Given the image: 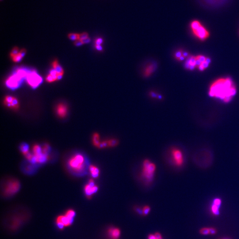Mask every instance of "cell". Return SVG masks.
<instances>
[{"label":"cell","instance_id":"cell-1","mask_svg":"<svg viewBox=\"0 0 239 239\" xmlns=\"http://www.w3.org/2000/svg\"><path fill=\"white\" fill-rule=\"evenodd\" d=\"M237 92L236 86L229 77L221 78L214 81L209 86L210 97L220 100L225 103L230 102Z\"/></svg>","mask_w":239,"mask_h":239},{"label":"cell","instance_id":"cell-2","mask_svg":"<svg viewBox=\"0 0 239 239\" xmlns=\"http://www.w3.org/2000/svg\"><path fill=\"white\" fill-rule=\"evenodd\" d=\"M25 211H14L7 216L5 221L6 229L11 232H16L25 224L28 218V213Z\"/></svg>","mask_w":239,"mask_h":239},{"label":"cell","instance_id":"cell-3","mask_svg":"<svg viewBox=\"0 0 239 239\" xmlns=\"http://www.w3.org/2000/svg\"><path fill=\"white\" fill-rule=\"evenodd\" d=\"M189 27L193 35L201 41H205L209 38L210 33L200 21L194 20L191 21Z\"/></svg>","mask_w":239,"mask_h":239},{"label":"cell","instance_id":"cell-4","mask_svg":"<svg viewBox=\"0 0 239 239\" xmlns=\"http://www.w3.org/2000/svg\"><path fill=\"white\" fill-rule=\"evenodd\" d=\"M68 166L73 172L79 173L82 172L86 166L85 157L80 154L74 155L69 160Z\"/></svg>","mask_w":239,"mask_h":239},{"label":"cell","instance_id":"cell-5","mask_svg":"<svg viewBox=\"0 0 239 239\" xmlns=\"http://www.w3.org/2000/svg\"><path fill=\"white\" fill-rule=\"evenodd\" d=\"M202 8L214 10L222 8L229 4L233 0H195Z\"/></svg>","mask_w":239,"mask_h":239},{"label":"cell","instance_id":"cell-6","mask_svg":"<svg viewBox=\"0 0 239 239\" xmlns=\"http://www.w3.org/2000/svg\"><path fill=\"white\" fill-rule=\"evenodd\" d=\"M156 170L155 164L149 160H146L143 163L142 176L147 182L152 181Z\"/></svg>","mask_w":239,"mask_h":239},{"label":"cell","instance_id":"cell-7","mask_svg":"<svg viewBox=\"0 0 239 239\" xmlns=\"http://www.w3.org/2000/svg\"><path fill=\"white\" fill-rule=\"evenodd\" d=\"M21 187L19 182L17 180L13 179L9 181L5 186L3 189L4 197H11L18 192Z\"/></svg>","mask_w":239,"mask_h":239},{"label":"cell","instance_id":"cell-8","mask_svg":"<svg viewBox=\"0 0 239 239\" xmlns=\"http://www.w3.org/2000/svg\"><path fill=\"white\" fill-rule=\"evenodd\" d=\"M171 156L174 164L177 167H181L184 162V156L182 151L178 148L171 150Z\"/></svg>","mask_w":239,"mask_h":239},{"label":"cell","instance_id":"cell-9","mask_svg":"<svg viewBox=\"0 0 239 239\" xmlns=\"http://www.w3.org/2000/svg\"><path fill=\"white\" fill-rule=\"evenodd\" d=\"M74 221V219L71 218L64 214L58 216L56 218L55 223L57 228L62 230L65 227L71 226L73 223Z\"/></svg>","mask_w":239,"mask_h":239},{"label":"cell","instance_id":"cell-10","mask_svg":"<svg viewBox=\"0 0 239 239\" xmlns=\"http://www.w3.org/2000/svg\"><path fill=\"white\" fill-rule=\"evenodd\" d=\"M99 187L95 184L93 179H90L88 183L86 184L84 187V192L86 197L88 199H91L93 195L97 192Z\"/></svg>","mask_w":239,"mask_h":239},{"label":"cell","instance_id":"cell-11","mask_svg":"<svg viewBox=\"0 0 239 239\" xmlns=\"http://www.w3.org/2000/svg\"><path fill=\"white\" fill-rule=\"evenodd\" d=\"M222 205V200L220 198H216L212 201L210 206L211 213L214 217H218L220 215V209Z\"/></svg>","mask_w":239,"mask_h":239},{"label":"cell","instance_id":"cell-12","mask_svg":"<svg viewBox=\"0 0 239 239\" xmlns=\"http://www.w3.org/2000/svg\"><path fill=\"white\" fill-rule=\"evenodd\" d=\"M107 234L109 239H119L121 235V231L118 228L111 227L108 229Z\"/></svg>","mask_w":239,"mask_h":239},{"label":"cell","instance_id":"cell-13","mask_svg":"<svg viewBox=\"0 0 239 239\" xmlns=\"http://www.w3.org/2000/svg\"><path fill=\"white\" fill-rule=\"evenodd\" d=\"M28 83L33 87L35 88L42 82V79L35 73H32L28 77Z\"/></svg>","mask_w":239,"mask_h":239},{"label":"cell","instance_id":"cell-14","mask_svg":"<svg viewBox=\"0 0 239 239\" xmlns=\"http://www.w3.org/2000/svg\"><path fill=\"white\" fill-rule=\"evenodd\" d=\"M185 67L187 69L193 70L196 68V59L195 56L189 55L187 58L185 64Z\"/></svg>","mask_w":239,"mask_h":239},{"label":"cell","instance_id":"cell-15","mask_svg":"<svg viewBox=\"0 0 239 239\" xmlns=\"http://www.w3.org/2000/svg\"><path fill=\"white\" fill-rule=\"evenodd\" d=\"M57 114L61 118H64L67 116V108L64 104H60L57 106L56 109Z\"/></svg>","mask_w":239,"mask_h":239},{"label":"cell","instance_id":"cell-16","mask_svg":"<svg viewBox=\"0 0 239 239\" xmlns=\"http://www.w3.org/2000/svg\"><path fill=\"white\" fill-rule=\"evenodd\" d=\"M89 171L91 176L94 178H97L99 175V169L97 167L91 165L89 167Z\"/></svg>","mask_w":239,"mask_h":239},{"label":"cell","instance_id":"cell-17","mask_svg":"<svg viewBox=\"0 0 239 239\" xmlns=\"http://www.w3.org/2000/svg\"><path fill=\"white\" fill-rule=\"evenodd\" d=\"M210 62H211L210 59H209V58H207L206 60V61L204 62H202V63L197 68H198L200 71H204V70L206 69L208 67Z\"/></svg>","mask_w":239,"mask_h":239},{"label":"cell","instance_id":"cell-18","mask_svg":"<svg viewBox=\"0 0 239 239\" xmlns=\"http://www.w3.org/2000/svg\"><path fill=\"white\" fill-rule=\"evenodd\" d=\"M53 67L54 69L56 70L58 74H63V69H62V67L59 65L58 61H57V60L53 62Z\"/></svg>","mask_w":239,"mask_h":239},{"label":"cell","instance_id":"cell-19","mask_svg":"<svg viewBox=\"0 0 239 239\" xmlns=\"http://www.w3.org/2000/svg\"><path fill=\"white\" fill-rule=\"evenodd\" d=\"M20 150L22 153L25 156L27 155L29 153V146L26 143H22L20 146Z\"/></svg>","mask_w":239,"mask_h":239},{"label":"cell","instance_id":"cell-20","mask_svg":"<svg viewBox=\"0 0 239 239\" xmlns=\"http://www.w3.org/2000/svg\"><path fill=\"white\" fill-rule=\"evenodd\" d=\"M93 142L96 147L99 148L101 143L100 142L99 135V134L97 133L94 134L93 136Z\"/></svg>","mask_w":239,"mask_h":239},{"label":"cell","instance_id":"cell-21","mask_svg":"<svg viewBox=\"0 0 239 239\" xmlns=\"http://www.w3.org/2000/svg\"><path fill=\"white\" fill-rule=\"evenodd\" d=\"M155 66L153 65H149L148 67H147L145 70V76L146 77H148L151 75V74L155 70Z\"/></svg>","mask_w":239,"mask_h":239},{"label":"cell","instance_id":"cell-22","mask_svg":"<svg viewBox=\"0 0 239 239\" xmlns=\"http://www.w3.org/2000/svg\"><path fill=\"white\" fill-rule=\"evenodd\" d=\"M33 152L34 155H38L43 152L42 148L39 145H35L33 148Z\"/></svg>","mask_w":239,"mask_h":239},{"label":"cell","instance_id":"cell-23","mask_svg":"<svg viewBox=\"0 0 239 239\" xmlns=\"http://www.w3.org/2000/svg\"><path fill=\"white\" fill-rule=\"evenodd\" d=\"M199 233L201 235H210L209 227H203L201 228L199 230Z\"/></svg>","mask_w":239,"mask_h":239},{"label":"cell","instance_id":"cell-24","mask_svg":"<svg viewBox=\"0 0 239 239\" xmlns=\"http://www.w3.org/2000/svg\"><path fill=\"white\" fill-rule=\"evenodd\" d=\"M65 214L66 216L71 218L74 219V217L75 216V212L74 210H73L72 209H68L65 212Z\"/></svg>","mask_w":239,"mask_h":239},{"label":"cell","instance_id":"cell-25","mask_svg":"<svg viewBox=\"0 0 239 239\" xmlns=\"http://www.w3.org/2000/svg\"><path fill=\"white\" fill-rule=\"evenodd\" d=\"M151 211L150 207L148 206H145L142 209L143 215L146 216L149 214Z\"/></svg>","mask_w":239,"mask_h":239},{"label":"cell","instance_id":"cell-26","mask_svg":"<svg viewBox=\"0 0 239 239\" xmlns=\"http://www.w3.org/2000/svg\"><path fill=\"white\" fill-rule=\"evenodd\" d=\"M68 37L71 40L76 41L79 39V34L70 33L68 35Z\"/></svg>","mask_w":239,"mask_h":239},{"label":"cell","instance_id":"cell-27","mask_svg":"<svg viewBox=\"0 0 239 239\" xmlns=\"http://www.w3.org/2000/svg\"><path fill=\"white\" fill-rule=\"evenodd\" d=\"M12 58H13V61L15 62H19L22 59L21 56V55H20L19 53L18 54L12 57Z\"/></svg>","mask_w":239,"mask_h":239},{"label":"cell","instance_id":"cell-28","mask_svg":"<svg viewBox=\"0 0 239 239\" xmlns=\"http://www.w3.org/2000/svg\"><path fill=\"white\" fill-rule=\"evenodd\" d=\"M50 146L48 144L44 145L43 147L42 148L43 152L45 154H48V152L50 151Z\"/></svg>","mask_w":239,"mask_h":239},{"label":"cell","instance_id":"cell-29","mask_svg":"<svg viewBox=\"0 0 239 239\" xmlns=\"http://www.w3.org/2000/svg\"><path fill=\"white\" fill-rule=\"evenodd\" d=\"M209 233L210 235H215L218 233V230L216 228L213 227H209Z\"/></svg>","mask_w":239,"mask_h":239},{"label":"cell","instance_id":"cell-30","mask_svg":"<svg viewBox=\"0 0 239 239\" xmlns=\"http://www.w3.org/2000/svg\"><path fill=\"white\" fill-rule=\"evenodd\" d=\"M108 146L114 147L117 145V140H110L107 141Z\"/></svg>","mask_w":239,"mask_h":239},{"label":"cell","instance_id":"cell-31","mask_svg":"<svg viewBox=\"0 0 239 239\" xmlns=\"http://www.w3.org/2000/svg\"><path fill=\"white\" fill-rule=\"evenodd\" d=\"M183 51L182 50H179L177 51L174 54V57L177 60H179L182 55Z\"/></svg>","mask_w":239,"mask_h":239},{"label":"cell","instance_id":"cell-32","mask_svg":"<svg viewBox=\"0 0 239 239\" xmlns=\"http://www.w3.org/2000/svg\"><path fill=\"white\" fill-rule=\"evenodd\" d=\"M18 53H18V48H16V47H15V48H13V49L12 50V52H11V54H10V55H11V57H13V56H14L15 55L18 54Z\"/></svg>","mask_w":239,"mask_h":239},{"label":"cell","instance_id":"cell-33","mask_svg":"<svg viewBox=\"0 0 239 239\" xmlns=\"http://www.w3.org/2000/svg\"><path fill=\"white\" fill-rule=\"evenodd\" d=\"M88 37V34L87 33H83L81 34H79V40H84V39H86Z\"/></svg>","mask_w":239,"mask_h":239},{"label":"cell","instance_id":"cell-34","mask_svg":"<svg viewBox=\"0 0 239 239\" xmlns=\"http://www.w3.org/2000/svg\"><path fill=\"white\" fill-rule=\"evenodd\" d=\"M46 80H47V82H53L54 81V80L52 76L51 75V74H49V75H48L47 76V78H46Z\"/></svg>","mask_w":239,"mask_h":239},{"label":"cell","instance_id":"cell-35","mask_svg":"<svg viewBox=\"0 0 239 239\" xmlns=\"http://www.w3.org/2000/svg\"><path fill=\"white\" fill-rule=\"evenodd\" d=\"M13 99V98L11 97V96H7V97H6L5 101L6 102H8V103H12Z\"/></svg>","mask_w":239,"mask_h":239},{"label":"cell","instance_id":"cell-36","mask_svg":"<svg viewBox=\"0 0 239 239\" xmlns=\"http://www.w3.org/2000/svg\"><path fill=\"white\" fill-rule=\"evenodd\" d=\"M103 43V40L101 38H98L95 41L96 45H101V44Z\"/></svg>","mask_w":239,"mask_h":239},{"label":"cell","instance_id":"cell-37","mask_svg":"<svg viewBox=\"0 0 239 239\" xmlns=\"http://www.w3.org/2000/svg\"><path fill=\"white\" fill-rule=\"evenodd\" d=\"M82 44H83V43H82V40H76V41L75 42V43H74V45L76 46H80L82 45Z\"/></svg>","mask_w":239,"mask_h":239},{"label":"cell","instance_id":"cell-38","mask_svg":"<svg viewBox=\"0 0 239 239\" xmlns=\"http://www.w3.org/2000/svg\"><path fill=\"white\" fill-rule=\"evenodd\" d=\"M50 74L52 76H57L58 74H57L56 70L54 69L50 71Z\"/></svg>","mask_w":239,"mask_h":239},{"label":"cell","instance_id":"cell-39","mask_svg":"<svg viewBox=\"0 0 239 239\" xmlns=\"http://www.w3.org/2000/svg\"><path fill=\"white\" fill-rule=\"evenodd\" d=\"M155 236H156V239H163L161 234L160 233H158V232H156V233H155Z\"/></svg>","mask_w":239,"mask_h":239},{"label":"cell","instance_id":"cell-40","mask_svg":"<svg viewBox=\"0 0 239 239\" xmlns=\"http://www.w3.org/2000/svg\"><path fill=\"white\" fill-rule=\"evenodd\" d=\"M21 55V56L22 58H23L24 56H25L26 55V50L25 49H22V50H21V52H20L19 53Z\"/></svg>","mask_w":239,"mask_h":239},{"label":"cell","instance_id":"cell-41","mask_svg":"<svg viewBox=\"0 0 239 239\" xmlns=\"http://www.w3.org/2000/svg\"><path fill=\"white\" fill-rule=\"evenodd\" d=\"M90 41H91V40H90V38L89 37H88V38L82 40V41L83 44H86V43H88L90 42Z\"/></svg>","mask_w":239,"mask_h":239},{"label":"cell","instance_id":"cell-42","mask_svg":"<svg viewBox=\"0 0 239 239\" xmlns=\"http://www.w3.org/2000/svg\"><path fill=\"white\" fill-rule=\"evenodd\" d=\"M148 239H156V237L155 234H149V235H148Z\"/></svg>","mask_w":239,"mask_h":239},{"label":"cell","instance_id":"cell-43","mask_svg":"<svg viewBox=\"0 0 239 239\" xmlns=\"http://www.w3.org/2000/svg\"><path fill=\"white\" fill-rule=\"evenodd\" d=\"M96 49L99 50V51H101L103 50L102 47H101V45H96Z\"/></svg>","mask_w":239,"mask_h":239},{"label":"cell","instance_id":"cell-44","mask_svg":"<svg viewBox=\"0 0 239 239\" xmlns=\"http://www.w3.org/2000/svg\"><path fill=\"white\" fill-rule=\"evenodd\" d=\"M150 94L153 98H158V96H157V94H156L155 93H154V92H151V93H150Z\"/></svg>","mask_w":239,"mask_h":239},{"label":"cell","instance_id":"cell-45","mask_svg":"<svg viewBox=\"0 0 239 239\" xmlns=\"http://www.w3.org/2000/svg\"><path fill=\"white\" fill-rule=\"evenodd\" d=\"M62 74H57V80H59L61 79L62 78Z\"/></svg>","mask_w":239,"mask_h":239},{"label":"cell","instance_id":"cell-46","mask_svg":"<svg viewBox=\"0 0 239 239\" xmlns=\"http://www.w3.org/2000/svg\"><path fill=\"white\" fill-rule=\"evenodd\" d=\"M229 239V238H224V239Z\"/></svg>","mask_w":239,"mask_h":239}]
</instances>
